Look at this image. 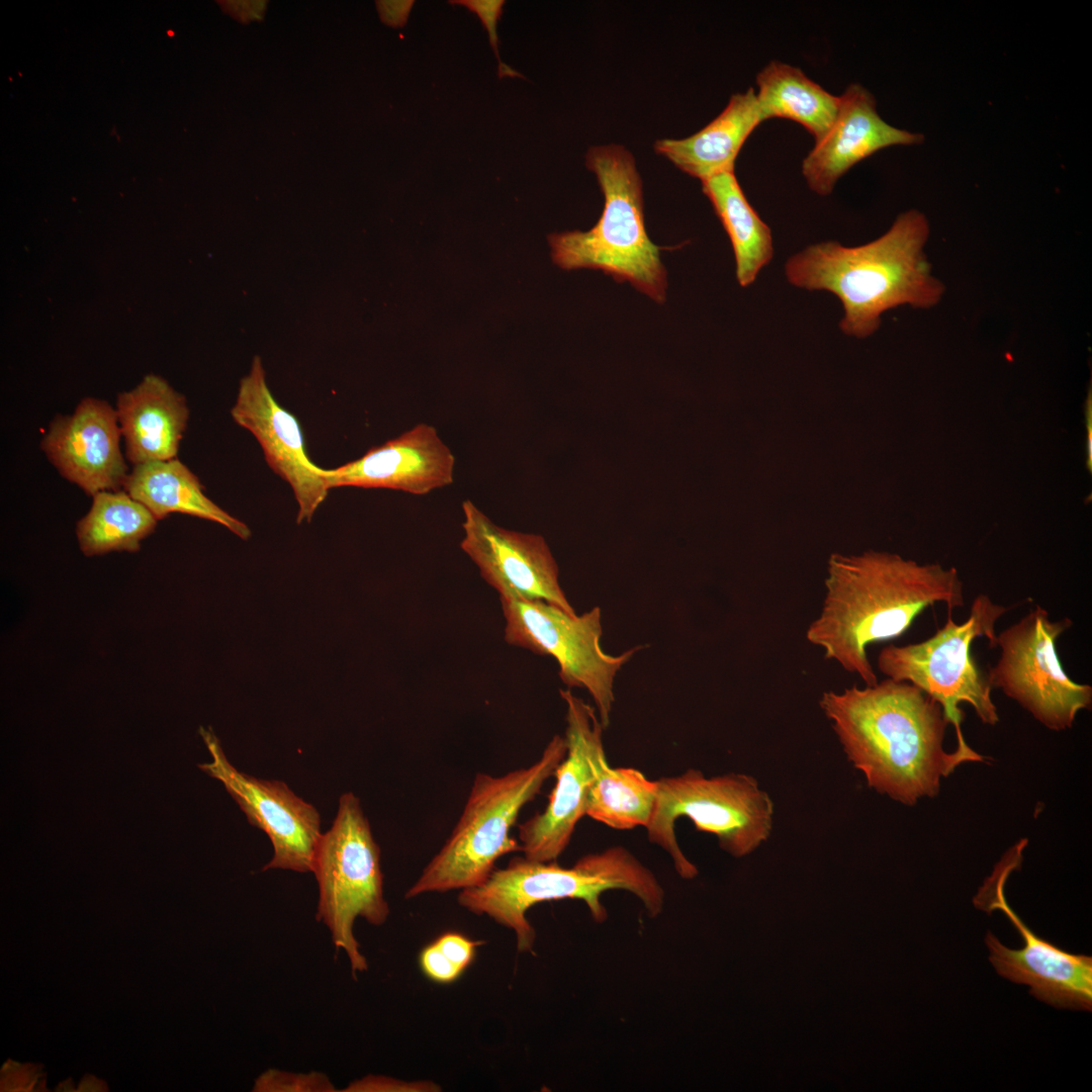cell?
I'll return each mask as SVG.
<instances>
[{"instance_id": "obj_32", "label": "cell", "mask_w": 1092, "mask_h": 1092, "mask_svg": "<svg viewBox=\"0 0 1092 1092\" xmlns=\"http://www.w3.org/2000/svg\"><path fill=\"white\" fill-rule=\"evenodd\" d=\"M382 23L393 28L403 27L408 19L414 0H379L375 2Z\"/></svg>"}, {"instance_id": "obj_7", "label": "cell", "mask_w": 1092, "mask_h": 1092, "mask_svg": "<svg viewBox=\"0 0 1092 1092\" xmlns=\"http://www.w3.org/2000/svg\"><path fill=\"white\" fill-rule=\"evenodd\" d=\"M655 783V803L645 826L647 837L666 851L682 879H694L699 872L675 837L678 818L687 817L697 830L714 834L721 849L738 858L753 852L771 834L772 800L749 775L706 777L700 769L689 768Z\"/></svg>"}, {"instance_id": "obj_11", "label": "cell", "mask_w": 1092, "mask_h": 1092, "mask_svg": "<svg viewBox=\"0 0 1092 1092\" xmlns=\"http://www.w3.org/2000/svg\"><path fill=\"white\" fill-rule=\"evenodd\" d=\"M499 602L506 642L555 658L562 682L568 688L585 689L596 704L602 727L608 728L615 702V676L642 646L619 655L605 653L600 644V607L577 616L544 601Z\"/></svg>"}, {"instance_id": "obj_23", "label": "cell", "mask_w": 1092, "mask_h": 1092, "mask_svg": "<svg viewBox=\"0 0 1092 1092\" xmlns=\"http://www.w3.org/2000/svg\"><path fill=\"white\" fill-rule=\"evenodd\" d=\"M602 732L590 745L593 782L585 815L617 830L645 827L656 798V783L633 767H612L607 759Z\"/></svg>"}, {"instance_id": "obj_30", "label": "cell", "mask_w": 1092, "mask_h": 1092, "mask_svg": "<svg viewBox=\"0 0 1092 1092\" xmlns=\"http://www.w3.org/2000/svg\"><path fill=\"white\" fill-rule=\"evenodd\" d=\"M419 961L424 974L436 983H452L463 972L442 952L435 942L421 951Z\"/></svg>"}, {"instance_id": "obj_22", "label": "cell", "mask_w": 1092, "mask_h": 1092, "mask_svg": "<svg viewBox=\"0 0 1092 1092\" xmlns=\"http://www.w3.org/2000/svg\"><path fill=\"white\" fill-rule=\"evenodd\" d=\"M159 521L182 513L218 523L242 539L250 528L218 507L203 492L198 477L177 458L134 465L123 485Z\"/></svg>"}, {"instance_id": "obj_25", "label": "cell", "mask_w": 1092, "mask_h": 1092, "mask_svg": "<svg viewBox=\"0 0 1092 1092\" xmlns=\"http://www.w3.org/2000/svg\"><path fill=\"white\" fill-rule=\"evenodd\" d=\"M756 100L761 120L786 118L804 126L820 141L833 123L839 96L824 90L797 67L769 62L756 76Z\"/></svg>"}, {"instance_id": "obj_5", "label": "cell", "mask_w": 1092, "mask_h": 1092, "mask_svg": "<svg viewBox=\"0 0 1092 1092\" xmlns=\"http://www.w3.org/2000/svg\"><path fill=\"white\" fill-rule=\"evenodd\" d=\"M585 165L604 195L603 212L589 231L550 234L552 261L564 270H601L663 303L666 270L661 248L645 229L642 181L632 154L619 145L593 147Z\"/></svg>"}, {"instance_id": "obj_3", "label": "cell", "mask_w": 1092, "mask_h": 1092, "mask_svg": "<svg viewBox=\"0 0 1092 1092\" xmlns=\"http://www.w3.org/2000/svg\"><path fill=\"white\" fill-rule=\"evenodd\" d=\"M926 216L900 214L878 239L856 247L835 241L811 245L788 259L787 280L806 290H825L841 302L840 330L855 338L873 335L881 315L900 305L929 308L944 292L924 253Z\"/></svg>"}, {"instance_id": "obj_1", "label": "cell", "mask_w": 1092, "mask_h": 1092, "mask_svg": "<svg viewBox=\"0 0 1092 1092\" xmlns=\"http://www.w3.org/2000/svg\"><path fill=\"white\" fill-rule=\"evenodd\" d=\"M819 706L847 759L867 784L904 805L935 797L940 780L967 761H984L971 747L943 748L941 706L914 685L887 677L822 694Z\"/></svg>"}, {"instance_id": "obj_20", "label": "cell", "mask_w": 1092, "mask_h": 1092, "mask_svg": "<svg viewBox=\"0 0 1092 1092\" xmlns=\"http://www.w3.org/2000/svg\"><path fill=\"white\" fill-rule=\"evenodd\" d=\"M115 411L125 456L133 466L176 458L189 408L185 397L164 378L147 375L134 388L118 394Z\"/></svg>"}, {"instance_id": "obj_27", "label": "cell", "mask_w": 1092, "mask_h": 1092, "mask_svg": "<svg viewBox=\"0 0 1092 1092\" xmlns=\"http://www.w3.org/2000/svg\"><path fill=\"white\" fill-rule=\"evenodd\" d=\"M255 1092H334L329 1077L321 1072L293 1073L270 1069L260 1074L253 1085Z\"/></svg>"}, {"instance_id": "obj_4", "label": "cell", "mask_w": 1092, "mask_h": 1092, "mask_svg": "<svg viewBox=\"0 0 1092 1092\" xmlns=\"http://www.w3.org/2000/svg\"><path fill=\"white\" fill-rule=\"evenodd\" d=\"M625 890L637 897L651 918L664 908L665 893L654 874L621 845L587 853L569 868L553 861L513 857L494 869L481 884L461 890L458 904L476 915H486L514 931L519 952H532L536 939L527 912L542 902L577 899L585 903L597 923L608 919L602 895Z\"/></svg>"}, {"instance_id": "obj_14", "label": "cell", "mask_w": 1092, "mask_h": 1092, "mask_svg": "<svg viewBox=\"0 0 1092 1092\" xmlns=\"http://www.w3.org/2000/svg\"><path fill=\"white\" fill-rule=\"evenodd\" d=\"M462 551L505 601H544L576 615L559 584L558 565L543 536L492 522L470 499L462 503Z\"/></svg>"}, {"instance_id": "obj_16", "label": "cell", "mask_w": 1092, "mask_h": 1092, "mask_svg": "<svg viewBox=\"0 0 1092 1092\" xmlns=\"http://www.w3.org/2000/svg\"><path fill=\"white\" fill-rule=\"evenodd\" d=\"M234 421L259 442L270 468L292 488L298 505L296 521L309 522L328 495L321 467L307 456L297 419L271 393L259 356L241 381L231 410Z\"/></svg>"}, {"instance_id": "obj_13", "label": "cell", "mask_w": 1092, "mask_h": 1092, "mask_svg": "<svg viewBox=\"0 0 1092 1092\" xmlns=\"http://www.w3.org/2000/svg\"><path fill=\"white\" fill-rule=\"evenodd\" d=\"M213 760L200 764L220 781L248 822L262 830L273 846L267 870L311 872L321 832V815L281 781L262 780L238 770L225 757L214 734L200 729Z\"/></svg>"}, {"instance_id": "obj_9", "label": "cell", "mask_w": 1092, "mask_h": 1092, "mask_svg": "<svg viewBox=\"0 0 1092 1092\" xmlns=\"http://www.w3.org/2000/svg\"><path fill=\"white\" fill-rule=\"evenodd\" d=\"M317 886L316 920L329 929L336 949L343 950L353 977L368 963L354 934L358 917L381 926L389 915L383 895L380 847L359 798L344 793L331 828L322 834L312 869Z\"/></svg>"}, {"instance_id": "obj_28", "label": "cell", "mask_w": 1092, "mask_h": 1092, "mask_svg": "<svg viewBox=\"0 0 1092 1092\" xmlns=\"http://www.w3.org/2000/svg\"><path fill=\"white\" fill-rule=\"evenodd\" d=\"M449 3L466 7L479 18L482 26L487 31L491 50L497 60V76L499 79L504 77L525 78L500 60L496 24L503 14V7L506 3L504 0H451Z\"/></svg>"}, {"instance_id": "obj_12", "label": "cell", "mask_w": 1092, "mask_h": 1092, "mask_svg": "<svg viewBox=\"0 0 1092 1092\" xmlns=\"http://www.w3.org/2000/svg\"><path fill=\"white\" fill-rule=\"evenodd\" d=\"M1025 844L1026 840H1021L1008 851L974 897L978 909L1002 911L1024 941L1022 948L1011 949L989 931L985 937L989 960L1000 976L1029 986L1036 999L1056 1008L1091 1011L1092 958L1071 953L1039 937L1006 901V881L1020 867Z\"/></svg>"}, {"instance_id": "obj_24", "label": "cell", "mask_w": 1092, "mask_h": 1092, "mask_svg": "<svg viewBox=\"0 0 1092 1092\" xmlns=\"http://www.w3.org/2000/svg\"><path fill=\"white\" fill-rule=\"evenodd\" d=\"M702 190L731 242L737 282L747 287L772 259L771 231L747 200L734 171L702 181Z\"/></svg>"}, {"instance_id": "obj_26", "label": "cell", "mask_w": 1092, "mask_h": 1092, "mask_svg": "<svg viewBox=\"0 0 1092 1092\" xmlns=\"http://www.w3.org/2000/svg\"><path fill=\"white\" fill-rule=\"evenodd\" d=\"M89 512L78 521L76 536L85 556L136 552L158 520L125 490H104L93 496Z\"/></svg>"}, {"instance_id": "obj_6", "label": "cell", "mask_w": 1092, "mask_h": 1092, "mask_svg": "<svg viewBox=\"0 0 1092 1092\" xmlns=\"http://www.w3.org/2000/svg\"><path fill=\"white\" fill-rule=\"evenodd\" d=\"M565 753L564 737L555 735L528 767L498 777L478 772L452 833L404 898L475 887L488 878L499 857L521 851L512 829L523 807L554 776Z\"/></svg>"}, {"instance_id": "obj_18", "label": "cell", "mask_w": 1092, "mask_h": 1092, "mask_svg": "<svg viewBox=\"0 0 1092 1092\" xmlns=\"http://www.w3.org/2000/svg\"><path fill=\"white\" fill-rule=\"evenodd\" d=\"M454 467L455 456L436 428L421 423L356 460L321 468V475L329 490L354 486L424 495L452 484Z\"/></svg>"}, {"instance_id": "obj_15", "label": "cell", "mask_w": 1092, "mask_h": 1092, "mask_svg": "<svg viewBox=\"0 0 1092 1092\" xmlns=\"http://www.w3.org/2000/svg\"><path fill=\"white\" fill-rule=\"evenodd\" d=\"M560 696L566 704V753L555 769V785L545 809L519 825L521 851L537 861L556 860L585 815L593 782L589 749L595 736L604 730L594 707L570 690H560Z\"/></svg>"}, {"instance_id": "obj_17", "label": "cell", "mask_w": 1092, "mask_h": 1092, "mask_svg": "<svg viewBox=\"0 0 1092 1092\" xmlns=\"http://www.w3.org/2000/svg\"><path fill=\"white\" fill-rule=\"evenodd\" d=\"M121 436L115 408L86 397L73 414L51 422L40 447L64 478L93 496L119 490L125 483L129 472L120 451Z\"/></svg>"}, {"instance_id": "obj_33", "label": "cell", "mask_w": 1092, "mask_h": 1092, "mask_svg": "<svg viewBox=\"0 0 1092 1092\" xmlns=\"http://www.w3.org/2000/svg\"><path fill=\"white\" fill-rule=\"evenodd\" d=\"M222 10L242 23L262 20L267 1H219Z\"/></svg>"}, {"instance_id": "obj_31", "label": "cell", "mask_w": 1092, "mask_h": 1092, "mask_svg": "<svg viewBox=\"0 0 1092 1092\" xmlns=\"http://www.w3.org/2000/svg\"><path fill=\"white\" fill-rule=\"evenodd\" d=\"M434 942L462 971L473 961L478 945L477 941L456 932L443 933Z\"/></svg>"}, {"instance_id": "obj_10", "label": "cell", "mask_w": 1092, "mask_h": 1092, "mask_svg": "<svg viewBox=\"0 0 1092 1092\" xmlns=\"http://www.w3.org/2000/svg\"><path fill=\"white\" fill-rule=\"evenodd\" d=\"M1072 626L1070 618L1053 621L1035 606L997 635L1000 657L986 673L991 688L1053 731L1072 728L1078 713L1092 706V687L1074 681L1058 655L1057 641Z\"/></svg>"}, {"instance_id": "obj_2", "label": "cell", "mask_w": 1092, "mask_h": 1092, "mask_svg": "<svg viewBox=\"0 0 1092 1092\" xmlns=\"http://www.w3.org/2000/svg\"><path fill=\"white\" fill-rule=\"evenodd\" d=\"M827 571L822 609L807 628L806 638L823 650L826 659L858 675L866 686L878 682L869 645L902 636L937 603L949 612L965 606L963 581L952 567L868 551L858 556L833 554Z\"/></svg>"}, {"instance_id": "obj_29", "label": "cell", "mask_w": 1092, "mask_h": 1092, "mask_svg": "<svg viewBox=\"0 0 1092 1092\" xmlns=\"http://www.w3.org/2000/svg\"><path fill=\"white\" fill-rule=\"evenodd\" d=\"M344 1091L347 1092H435L441 1087L433 1081H404L381 1075H367L352 1081Z\"/></svg>"}, {"instance_id": "obj_21", "label": "cell", "mask_w": 1092, "mask_h": 1092, "mask_svg": "<svg viewBox=\"0 0 1092 1092\" xmlns=\"http://www.w3.org/2000/svg\"><path fill=\"white\" fill-rule=\"evenodd\" d=\"M761 122L756 93L749 88L733 94L724 110L701 130L680 140H658L654 150L682 172L704 181L734 171L743 144Z\"/></svg>"}, {"instance_id": "obj_8", "label": "cell", "mask_w": 1092, "mask_h": 1092, "mask_svg": "<svg viewBox=\"0 0 1092 1092\" xmlns=\"http://www.w3.org/2000/svg\"><path fill=\"white\" fill-rule=\"evenodd\" d=\"M1008 610L981 594L973 600L965 622H954L948 611L944 625L931 637L902 646L888 645L878 655L883 674L914 685L941 706L954 728L958 747H970L962 732V703L969 704L982 723L994 726L999 722L992 688L973 658L971 646L977 638L985 637L989 648H996L995 624Z\"/></svg>"}, {"instance_id": "obj_19", "label": "cell", "mask_w": 1092, "mask_h": 1092, "mask_svg": "<svg viewBox=\"0 0 1092 1092\" xmlns=\"http://www.w3.org/2000/svg\"><path fill=\"white\" fill-rule=\"evenodd\" d=\"M835 119L802 163L809 188L829 195L850 168L891 146L923 142V135L897 128L878 113L874 96L861 85H849L839 96Z\"/></svg>"}]
</instances>
